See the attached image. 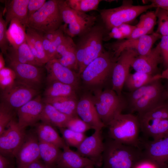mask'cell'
<instances>
[{
    "label": "cell",
    "instance_id": "6da1fadb",
    "mask_svg": "<svg viewBox=\"0 0 168 168\" xmlns=\"http://www.w3.org/2000/svg\"><path fill=\"white\" fill-rule=\"evenodd\" d=\"M143 156L141 149L107 137L104 141L102 168H133Z\"/></svg>",
    "mask_w": 168,
    "mask_h": 168
},
{
    "label": "cell",
    "instance_id": "7a4b0ae2",
    "mask_svg": "<svg viewBox=\"0 0 168 168\" xmlns=\"http://www.w3.org/2000/svg\"><path fill=\"white\" fill-rule=\"evenodd\" d=\"M108 137L123 144L141 148L139 121L131 113L119 114L107 126Z\"/></svg>",
    "mask_w": 168,
    "mask_h": 168
},
{
    "label": "cell",
    "instance_id": "3957f363",
    "mask_svg": "<svg viewBox=\"0 0 168 168\" xmlns=\"http://www.w3.org/2000/svg\"><path fill=\"white\" fill-rule=\"evenodd\" d=\"M104 34L103 26L95 25L80 36L79 41L76 44L79 75L89 64L104 51L103 45Z\"/></svg>",
    "mask_w": 168,
    "mask_h": 168
},
{
    "label": "cell",
    "instance_id": "277c9868",
    "mask_svg": "<svg viewBox=\"0 0 168 168\" xmlns=\"http://www.w3.org/2000/svg\"><path fill=\"white\" fill-rule=\"evenodd\" d=\"M117 58L110 51H105L89 64L81 75L84 84L96 88L103 85L112 75Z\"/></svg>",
    "mask_w": 168,
    "mask_h": 168
},
{
    "label": "cell",
    "instance_id": "5b68a950",
    "mask_svg": "<svg viewBox=\"0 0 168 168\" xmlns=\"http://www.w3.org/2000/svg\"><path fill=\"white\" fill-rule=\"evenodd\" d=\"M59 6L65 34L71 38L80 36L91 28L96 21V16L75 10L66 0H59Z\"/></svg>",
    "mask_w": 168,
    "mask_h": 168
},
{
    "label": "cell",
    "instance_id": "8992f818",
    "mask_svg": "<svg viewBox=\"0 0 168 168\" xmlns=\"http://www.w3.org/2000/svg\"><path fill=\"white\" fill-rule=\"evenodd\" d=\"M92 97L99 116L105 127L127 108L125 98L112 89L98 90Z\"/></svg>",
    "mask_w": 168,
    "mask_h": 168
},
{
    "label": "cell",
    "instance_id": "52a82bcc",
    "mask_svg": "<svg viewBox=\"0 0 168 168\" xmlns=\"http://www.w3.org/2000/svg\"><path fill=\"white\" fill-rule=\"evenodd\" d=\"M153 7L151 3L133 5L132 1H124L119 7L101 10L100 13L105 28L109 31L114 27L132 21L140 14Z\"/></svg>",
    "mask_w": 168,
    "mask_h": 168
},
{
    "label": "cell",
    "instance_id": "ba28073f",
    "mask_svg": "<svg viewBox=\"0 0 168 168\" xmlns=\"http://www.w3.org/2000/svg\"><path fill=\"white\" fill-rule=\"evenodd\" d=\"M137 116L146 138L154 139L168 133V102Z\"/></svg>",
    "mask_w": 168,
    "mask_h": 168
},
{
    "label": "cell",
    "instance_id": "9c48e42d",
    "mask_svg": "<svg viewBox=\"0 0 168 168\" xmlns=\"http://www.w3.org/2000/svg\"><path fill=\"white\" fill-rule=\"evenodd\" d=\"M62 24L59 0H49L29 18L27 26L44 34L57 30Z\"/></svg>",
    "mask_w": 168,
    "mask_h": 168
},
{
    "label": "cell",
    "instance_id": "30bf717a",
    "mask_svg": "<svg viewBox=\"0 0 168 168\" xmlns=\"http://www.w3.org/2000/svg\"><path fill=\"white\" fill-rule=\"evenodd\" d=\"M39 88L20 82L16 79L10 85L2 90L1 103L8 108L16 111L37 96Z\"/></svg>",
    "mask_w": 168,
    "mask_h": 168
},
{
    "label": "cell",
    "instance_id": "8fae6325",
    "mask_svg": "<svg viewBox=\"0 0 168 168\" xmlns=\"http://www.w3.org/2000/svg\"><path fill=\"white\" fill-rule=\"evenodd\" d=\"M161 79L152 82L150 89L127 107L130 113L136 112L138 114H142L167 102L168 99L166 89Z\"/></svg>",
    "mask_w": 168,
    "mask_h": 168
},
{
    "label": "cell",
    "instance_id": "7c38bea8",
    "mask_svg": "<svg viewBox=\"0 0 168 168\" xmlns=\"http://www.w3.org/2000/svg\"><path fill=\"white\" fill-rule=\"evenodd\" d=\"M26 133L25 129L19 127L18 121L12 120L0 135V154L10 158L15 157Z\"/></svg>",
    "mask_w": 168,
    "mask_h": 168
},
{
    "label": "cell",
    "instance_id": "4fadbf2b",
    "mask_svg": "<svg viewBox=\"0 0 168 168\" xmlns=\"http://www.w3.org/2000/svg\"><path fill=\"white\" fill-rule=\"evenodd\" d=\"M161 37V35L154 32L137 38L121 40L108 45V46L116 58L123 51L127 49H133L139 55H144L151 51L153 44Z\"/></svg>",
    "mask_w": 168,
    "mask_h": 168
},
{
    "label": "cell",
    "instance_id": "5bb4252c",
    "mask_svg": "<svg viewBox=\"0 0 168 168\" xmlns=\"http://www.w3.org/2000/svg\"><path fill=\"white\" fill-rule=\"evenodd\" d=\"M137 52L132 49L123 51L117 58L112 73V89L119 96L122 92L125 80L129 73L130 68L134 58L139 55Z\"/></svg>",
    "mask_w": 168,
    "mask_h": 168
},
{
    "label": "cell",
    "instance_id": "9a60e30c",
    "mask_svg": "<svg viewBox=\"0 0 168 168\" xmlns=\"http://www.w3.org/2000/svg\"><path fill=\"white\" fill-rule=\"evenodd\" d=\"M104 139L102 130H95L92 135L85 138L76 151L82 156L92 161L95 166L100 167L103 163Z\"/></svg>",
    "mask_w": 168,
    "mask_h": 168
},
{
    "label": "cell",
    "instance_id": "2e32d148",
    "mask_svg": "<svg viewBox=\"0 0 168 168\" xmlns=\"http://www.w3.org/2000/svg\"><path fill=\"white\" fill-rule=\"evenodd\" d=\"M15 158L18 167L26 166L40 159L39 140L35 130L26 132Z\"/></svg>",
    "mask_w": 168,
    "mask_h": 168
},
{
    "label": "cell",
    "instance_id": "e0dca14e",
    "mask_svg": "<svg viewBox=\"0 0 168 168\" xmlns=\"http://www.w3.org/2000/svg\"><path fill=\"white\" fill-rule=\"evenodd\" d=\"M8 66L15 72L16 79L39 88L42 83L43 71L41 67L8 60Z\"/></svg>",
    "mask_w": 168,
    "mask_h": 168
},
{
    "label": "cell",
    "instance_id": "ac0fdd59",
    "mask_svg": "<svg viewBox=\"0 0 168 168\" xmlns=\"http://www.w3.org/2000/svg\"><path fill=\"white\" fill-rule=\"evenodd\" d=\"M44 106L43 99L38 95L17 110L18 123L19 127L25 129L29 126H35L40 120Z\"/></svg>",
    "mask_w": 168,
    "mask_h": 168
},
{
    "label": "cell",
    "instance_id": "d6986e66",
    "mask_svg": "<svg viewBox=\"0 0 168 168\" xmlns=\"http://www.w3.org/2000/svg\"><path fill=\"white\" fill-rule=\"evenodd\" d=\"M141 147L144 156L168 166V133L151 140L141 139Z\"/></svg>",
    "mask_w": 168,
    "mask_h": 168
},
{
    "label": "cell",
    "instance_id": "ffe728a7",
    "mask_svg": "<svg viewBox=\"0 0 168 168\" xmlns=\"http://www.w3.org/2000/svg\"><path fill=\"white\" fill-rule=\"evenodd\" d=\"M163 62L160 44L158 43L148 54L135 57L131 64L136 72L151 75L159 74L158 66Z\"/></svg>",
    "mask_w": 168,
    "mask_h": 168
},
{
    "label": "cell",
    "instance_id": "44dd1931",
    "mask_svg": "<svg viewBox=\"0 0 168 168\" xmlns=\"http://www.w3.org/2000/svg\"><path fill=\"white\" fill-rule=\"evenodd\" d=\"M48 83L54 81L60 82L72 85L76 88L78 85L77 76L74 70L66 67L57 60L53 59L50 60L46 64Z\"/></svg>",
    "mask_w": 168,
    "mask_h": 168
},
{
    "label": "cell",
    "instance_id": "7402d4cb",
    "mask_svg": "<svg viewBox=\"0 0 168 168\" xmlns=\"http://www.w3.org/2000/svg\"><path fill=\"white\" fill-rule=\"evenodd\" d=\"M76 112L78 116L92 129L102 130L105 127L99 116L92 97L82 96L77 102Z\"/></svg>",
    "mask_w": 168,
    "mask_h": 168
},
{
    "label": "cell",
    "instance_id": "603a6c76",
    "mask_svg": "<svg viewBox=\"0 0 168 168\" xmlns=\"http://www.w3.org/2000/svg\"><path fill=\"white\" fill-rule=\"evenodd\" d=\"M54 59L74 71L78 70L76 44L72 38L65 35L63 41L57 49Z\"/></svg>",
    "mask_w": 168,
    "mask_h": 168
},
{
    "label": "cell",
    "instance_id": "cb8c5ba5",
    "mask_svg": "<svg viewBox=\"0 0 168 168\" xmlns=\"http://www.w3.org/2000/svg\"><path fill=\"white\" fill-rule=\"evenodd\" d=\"M29 0H11L5 1L3 10L7 25L11 21L16 19L27 27L28 20V5Z\"/></svg>",
    "mask_w": 168,
    "mask_h": 168
},
{
    "label": "cell",
    "instance_id": "d4e9b609",
    "mask_svg": "<svg viewBox=\"0 0 168 168\" xmlns=\"http://www.w3.org/2000/svg\"><path fill=\"white\" fill-rule=\"evenodd\" d=\"M63 149L57 161L56 168H84L91 165L95 166L92 161L71 150L67 145Z\"/></svg>",
    "mask_w": 168,
    "mask_h": 168
},
{
    "label": "cell",
    "instance_id": "484cf974",
    "mask_svg": "<svg viewBox=\"0 0 168 168\" xmlns=\"http://www.w3.org/2000/svg\"><path fill=\"white\" fill-rule=\"evenodd\" d=\"M35 126L39 141L52 144L61 149L67 145L55 127L42 122L37 123Z\"/></svg>",
    "mask_w": 168,
    "mask_h": 168
},
{
    "label": "cell",
    "instance_id": "4316f807",
    "mask_svg": "<svg viewBox=\"0 0 168 168\" xmlns=\"http://www.w3.org/2000/svg\"><path fill=\"white\" fill-rule=\"evenodd\" d=\"M72 117L60 112L52 105L44 103L40 120L59 129L66 128L68 122Z\"/></svg>",
    "mask_w": 168,
    "mask_h": 168
},
{
    "label": "cell",
    "instance_id": "83f0119b",
    "mask_svg": "<svg viewBox=\"0 0 168 168\" xmlns=\"http://www.w3.org/2000/svg\"><path fill=\"white\" fill-rule=\"evenodd\" d=\"M6 55L8 60L11 61L40 67L43 66L35 58L26 41L17 48L9 46Z\"/></svg>",
    "mask_w": 168,
    "mask_h": 168
},
{
    "label": "cell",
    "instance_id": "f1b7e54d",
    "mask_svg": "<svg viewBox=\"0 0 168 168\" xmlns=\"http://www.w3.org/2000/svg\"><path fill=\"white\" fill-rule=\"evenodd\" d=\"M44 103L49 104L60 112L71 117L77 115L76 109L78 101L76 96L44 97Z\"/></svg>",
    "mask_w": 168,
    "mask_h": 168
},
{
    "label": "cell",
    "instance_id": "f546056e",
    "mask_svg": "<svg viewBox=\"0 0 168 168\" xmlns=\"http://www.w3.org/2000/svg\"><path fill=\"white\" fill-rule=\"evenodd\" d=\"M26 27L17 19L11 21L7 31L10 46L17 48L26 41Z\"/></svg>",
    "mask_w": 168,
    "mask_h": 168
},
{
    "label": "cell",
    "instance_id": "4dcf8cb0",
    "mask_svg": "<svg viewBox=\"0 0 168 168\" xmlns=\"http://www.w3.org/2000/svg\"><path fill=\"white\" fill-rule=\"evenodd\" d=\"M160 74L153 75L138 72L129 73L125 80L124 85L129 92H132L156 80L161 79Z\"/></svg>",
    "mask_w": 168,
    "mask_h": 168
},
{
    "label": "cell",
    "instance_id": "1f68e13d",
    "mask_svg": "<svg viewBox=\"0 0 168 168\" xmlns=\"http://www.w3.org/2000/svg\"><path fill=\"white\" fill-rule=\"evenodd\" d=\"M40 159L50 168H56L62 151L52 144L39 141Z\"/></svg>",
    "mask_w": 168,
    "mask_h": 168
},
{
    "label": "cell",
    "instance_id": "d6a6232c",
    "mask_svg": "<svg viewBox=\"0 0 168 168\" xmlns=\"http://www.w3.org/2000/svg\"><path fill=\"white\" fill-rule=\"evenodd\" d=\"M76 89L72 85L54 81L48 83L44 95L46 98L76 96Z\"/></svg>",
    "mask_w": 168,
    "mask_h": 168
},
{
    "label": "cell",
    "instance_id": "836d02e7",
    "mask_svg": "<svg viewBox=\"0 0 168 168\" xmlns=\"http://www.w3.org/2000/svg\"><path fill=\"white\" fill-rule=\"evenodd\" d=\"M26 40H28L38 51L36 60L39 62L45 60L47 55L42 45V33L28 26L26 27Z\"/></svg>",
    "mask_w": 168,
    "mask_h": 168
},
{
    "label": "cell",
    "instance_id": "e575fe53",
    "mask_svg": "<svg viewBox=\"0 0 168 168\" xmlns=\"http://www.w3.org/2000/svg\"><path fill=\"white\" fill-rule=\"evenodd\" d=\"M66 145L76 148L86 137L85 133H77L67 128H59Z\"/></svg>",
    "mask_w": 168,
    "mask_h": 168
},
{
    "label": "cell",
    "instance_id": "d590c367",
    "mask_svg": "<svg viewBox=\"0 0 168 168\" xmlns=\"http://www.w3.org/2000/svg\"><path fill=\"white\" fill-rule=\"evenodd\" d=\"M69 6L72 9L80 12H87L96 10L100 0H67Z\"/></svg>",
    "mask_w": 168,
    "mask_h": 168
},
{
    "label": "cell",
    "instance_id": "8d00e7d4",
    "mask_svg": "<svg viewBox=\"0 0 168 168\" xmlns=\"http://www.w3.org/2000/svg\"><path fill=\"white\" fill-rule=\"evenodd\" d=\"M156 19L155 12H147L141 15L139 21L136 26L142 28L148 35L151 34L154 32L153 29L157 23Z\"/></svg>",
    "mask_w": 168,
    "mask_h": 168
},
{
    "label": "cell",
    "instance_id": "74e56055",
    "mask_svg": "<svg viewBox=\"0 0 168 168\" xmlns=\"http://www.w3.org/2000/svg\"><path fill=\"white\" fill-rule=\"evenodd\" d=\"M155 12L158 19V27L156 32L161 36H168V11L156 8Z\"/></svg>",
    "mask_w": 168,
    "mask_h": 168
},
{
    "label": "cell",
    "instance_id": "f35d334b",
    "mask_svg": "<svg viewBox=\"0 0 168 168\" xmlns=\"http://www.w3.org/2000/svg\"><path fill=\"white\" fill-rule=\"evenodd\" d=\"M3 10L0 12V48L1 52L6 55L10 44L7 39V25L3 17Z\"/></svg>",
    "mask_w": 168,
    "mask_h": 168
},
{
    "label": "cell",
    "instance_id": "ab89813d",
    "mask_svg": "<svg viewBox=\"0 0 168 168\" xmlns=\"http://www.w3.org/2000/svg\"><path fill=\"white\" fill-rule=\"evenodd\" d=\"M15 111L0 103V135L4 131L7 126L14 118Z\"/></svg>",
    "mask_w": 168,
    "mask_h": 168
},
{
    "label": "cell",
    "instance_id": "60d3db41",
    "mask_svg": "<svg viewBox=\"0 0 168 168\" xmlns=\"http://www.w3.org/2000/svg\"><path fill=\"white\" fill-rule=\"evenodd\" d=\"M74 132L85 133L92 129L91 127L83 121L78 115L72 117L68 122L66 128Z\"/></svg>",
    "mask_w": 168,
    "mask_h": 168
},
{
    "label": "cell",
    "instance_id": "b9f144b4",
    "mask_svg": "<svg viewBox=\"0 0 168 168\" xmlns=\"http://www.w3.org/2000/svg\"><path fill=\"white\" fill-rule=\"evenodd\" d=\"M0 86L3 90L11 85L16 79L13 70L9 67H5L0 70Z\"/></svg>",
    "mask_w": 168,
    "mask_h": 168
},
{
    "label": "cell",
    "instance_id": "7bdbcfd3",
    "mask_svg": "<svg viewBox=\"0 0 168 168\" xmlns=\"http://www.w3.org/2000/svg\"><path fill=\"white\" fill-rule=\"evenodd\" d=\"M133 168H168V166L143 155L136 163Z\"/></svg>",
    "mask_w": 168,
    "mask_h": 168
},
{
    "label": "cell",
    "instance_id": "ee69618b",
    "mask_svg": "<svg viewBox=\"0 0 168 168\" xmlns=\"http://www.w3.org/2000/svg\"><path fill=\"white\" fill-rule=\"evenodd\" d=\"M65 35L61 26L58 30L56 36L51 42L48 54L49 60L54 58L57 49L63 41Z\"/></svg>",
    "mask_w": 168,
    "mask_h": 168
},
{
    "label": "cell",
    "instance_id": "f6af8a7d",
    "mask_svg": "<svg viewBox=\"0 0 168 168\" xmlns=\"http://www.w3.org/2000/svg\"><path fill=\"white\" fill-rule=\"evenodd\" d=\"M159 43L165 69L168 68V36H162Z\"/></svg>",
    "mask_w": 168,
    "mask_h": 168
},
{
    "label": "cell",
    "instance_id": "bcb514c9",
    "mask_svg": "<svg viewBox=\"0 0 168 168\" xmlns=\"http://www.w3.org/2000/svg\"><path fill=\"white\" fill-rule=\"evenodd\" d=\"M46 1V0H29L28 5L29 18L40 9Z\"/></svg>",
    "mask_w": 168,
    "mask_h": 168
},
{
    "label": "cell",
    "instance_id": "7dc6e473",
    "mask_svg": "<svg viewBox=\"0 0 168 168\" xmlns=\"http://www.w3.org/2000/svg\"><path fill=\"white\" fill-rule=\"evenodd\" d=\"M125 38L128 39L131 35L136 26L131 25L128 24H124L117 26Z\"/></svg>",
    "mask_w": 168,
    "mask_h": 168
},
{
    "label": "cell",
    "instance_id": "c3c4849f",
    "mask_svg": "<svg viewBox=\"0 0 168 168\" xmlns=\"http://www.w3.org/2000/svg\"><path fill=\"white\" fill-rule=\"evenodd\" d=\"M12 158L6 157L0 154V168H14L15 167Z\"/></svg>",
    "mask_w": 168,
    "mask_h": 168
},
{
    "label": "cell",
    "instance_id": "681fc988",
    "mask_svg": "<svg viewBox=\"0 0 168 168\" xmlns=\"http://www.w3.org/2000/svg\"><path fill=\"white\" fill-rule=\"evenodd\" d=\"M154 7L159 8L168 11V0H149Z\"/></svg>",
    "mask_w": 168,
    "mask_h": 168
},
{
    "label": "cell",
    "instance_id": "f907efd6",
    "mask_svg": "<svg viewBox=\"0 0 168 168\" xmlns=\"http://www.w3.org/2000/svg\"><path fill=\"white\" fill-rule=\"evenodd\" d=\"M18 168H50L40 159L32 162L26 166L18 167Z\"/></svg>",
    "mask_w": 168,
    "mask_h": 168
},
{
    "label": "cell",
    "instance_id": "816d5d0a",
    "mask_svg": "<svg viewBox=\"0 0 168 168\" xmlns=\"http://www.w3.org/2000/svg\"><path fill=\"white\" fill-rule=\"evenodd\" d=\"M52 42L50 41L43 35L42 33V43L44 49L48 56V54L50 49Z\"/></svg>",
    "mask_w": 168,
    "mask_h": 168
},
{
    "label": "cell",
    "instance_id": "f5cc1de1",
    "mask_svg": "<svg viewBox=\"0 0 168 168\" xmlns=\"http://www.w3.org/2000/svg\"><path fill=\"white\" fill-rule=\"evenodd\" d=\"M58 30L54 31L44 34L43 33V35L48 40L51 42H52L56 36Z\"/></svg>",
    "mask_w": 168,
    "mask_h": 168
},
{
    "label": "cell",
    "instance_id": "db71d44e",
    "mask_svg": "<svg viewBox=\"0 0 168 168\" xmlns=\"http://www.w3.org/2000/svg\"><path fill=\"white\" fill-rule=\"evenodd\" d=\"M5 67V61L3 57V54L0 53V70Z\"/></svg>",
    "mask_w": 168,
    "mask_h": 168
},
{
    "label": "cell",
    "instance_id": "11a10c76",
    "mask_svg": "<svg viewBox=\"0 0 168 168\" xmlns=\"http://www.w3.org/2000/svg\"><path fill=\"white\" fill-rule=\"evenodd\" d=\"M161 79H165L168 80V68L164 70L160 74Z\"/></svg>",
    "mask_w": 168,
    "mask_h": 168
},
{
    "label": "cell",
    "instance_id": "9f6ffc18",
    "mask_svg": "<svg viewBox=\"0 0 168 168\" xmlns=\"http://www.w3.org/2000/svg\"><path fill=\"white\" fill-rule=\"evenodd\" d=\"M165 88H166V93H167V97H168V82L166 84V86H165Z\"/></svg>",
    "mask_w": 168,
    "mask_h": 168
},
{
    "label": "cell",
    "instance_id": "6f0895ef",
    "mask_svg": "<svg viewBox=\"0 0 168 168\" xmlns=\"http://www.w3.org/2000/svg\"><path fill=\"white\" fill-rule=\"evenodd\" d=\"M95 166L93 165H91L84 167V168H94Z\"/></svg>",
    "mask_w": 168,
    "mask_h": 168
}]
</instances>
